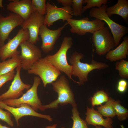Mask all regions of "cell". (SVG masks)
I'll use <instances>...</instances> for the list:
<instances>
[{"instance_id": "obj_10", "label": "cell", "mask_w": 128, "mask_h": 128, "mask_svg": "<svg viewBox=\"0 0 128 128\" xmlns=\"http://www.w3.org/2000/svg\"><path fill=\"white\" fill-rule=\"evenodd\" d=\"M19 46L21 50L20 57L22 69L28 71L36 62L42 58L41 51L35 44L27 41L22 42Z\"/></svg>"}, {"instance_id": "obj_23", "label": "cell", "mask_w": 128, "mask_h": 128, "mask_svg": "<svg viewBox=\"0 0 128 128\" xmlns=\"http://www.w3.org/2000/svg\"><path fill=\"white\" fill-rule=\"evenodd\" d=\"M72 111V118L73 121L72 128H88L86 121L83 120L80 117L77 106L73 107Z\"/></svg>"}, {"instance_id": "obj_39", "label": "cell", "mask_w": 128, "mask_h": 128, "mask_svg": "<svg viewBox=\"0 0 128 128\" xmlns=\"http://www.w3.org/2000/svg\"><path fill=\"white\" fill-rule=\"evenodd\" d=\"M61 128H65V127H62Z\"/></svg>"}, {"instance_id": "obj_35", "label": "cell", "mask_w": 128, "mask_h": 128, "mask_svg": "<svg viewBox=\"0 0 128 128\" xmlns=\"http://www.w3.org/2000/svg\"><path fill=\"white\" fill-rule=\"evenodd\" d=\"M3 0H0V7L5 9L3 5Z\"/></svg>"}, {"instance_id": "obj_29", "label": "cell", "mask_w": 128, "mask_h": 128, "mask_svg": "<svg viewBox=\"0 0 128 128\" xmlns=\"http://www.w3.org/2000/svg\"><path fill=\"white\" fill-rule=\"evenodd\" d=\"M83 0H72V10L73 15L81 16L82 13Z\"/></svg>"}, {"instance_id": "obj_30", "label": "cell", "mask_w": 128, "mask_h": 128, "mask_svg": "<svg viewBox=\"0 0 128 128\" xmlns=\"http://www.w3.org/2000/svg\"><path fill=\"white\" fill-rule=\"evenodd\" d=\"M0 107V119L5 122L9 126L13 127L14 124L12 120L11 114L8 111H5Z\"/></svg>"}, {"instance_id": "obj_7", "label": "cell", "mask_w": 128, "mask_h": 128, "mask_svg": "<svg viewBox=\"0 0 128 128\" xmlns=\"http://www.w3.org/2000/svg\"><path fill=\"white\" fill-rule=\"evenodd\" d=\"M92 39L96 53L99 55H105L115 46L113 36L106 27L104 26L94 32Z\"/></svg>"}, {"instance_id": "obj_2", "label": "cell", "mask_w": 128, "mask_h": 128, "mask_svg": "<svg viewBox=\"0 0 128 128\" xmlns=\"http://www.w3.org/2000/svg\"><path fill=\"white\" fill-rule=\"evenodd\" d=\"M84 56L82 53L75 51L69 59V62L72 66V75L78 77L79 85H84L88 81V74L92 71L105 69L109 67L105 63L98 62L93 59L90 64L82 63L80 60Z\"/></svg>"}, {"instance_id": "obj_28", "label": "cell", "mask_w": 128, "mask_h": 128, "mask_svg": "<svg viewBox=\"0 0 128 128\" xmlns=\"http://www.w3.org/2000/svg\"><path fill=\"white\" fill-rule=\"evenodd\" d=\"M32 4L35 11L44 15L46 13V0H32Z\"/></svg>"}, {"instance_id": "obj_32", "label": "cell", "mask_w": 128, "mask_h": 128, "mask_svg": "<svg viewBox=\"0 0 128 128\" xmlns=\"http://www.w3.org/2000/svg\"><path fill=\"white\" fill-rule=\"evenodd\" d=\"M57 1L61 3L63 7H71L72 3V0H58Z\"/></svg>"}, {"instance_id": "obj_8", "label": "cell", "mask_w": 128, "mask_h": 128, "mask_svg": "<svg viewBox=\"0 0 128 128\" xmlns=\"http://www.w3.org/2000/svg\"><path fill=\"white\" fill-rule=\"evenodd\" d=\"M67 21L71 27L70 32L80 36L84 35L87 33L93 34L105 24L104 22L97 18L90 21L87 17L79 19L70 18Z\"/></svg>"}, {"instance_id": "obj_33", "label": "cell", "mask_w": 128, "mask_h": 128, "mask_svg": "<svg viewBox=\"0 0 128 128\" xmlns=\"http://www.w3.org/2000/svg\"><path fill=\"white\" fill-rule=\"evenodd\" d=\"M127 85V81L124 79H122L119 82L118 86L126 89Z\"/></svg>"}, {"instance_id": "obj_13", "label": "cell", "mask_w": 128, "mask_h": 128, "mask_svg": "<svg viewBox=\"0 0 128 128\" xmlns=\"http://www.w3.org/2000/svg\"><path fill=\"white\" fill-rule=\"evenodd\" d=\"M24 20L18 15L13 13L4 17L0 14V47L9 39V34L16 27L21 25Z\"/></svg>"}, {"instance_id": "obj_26", "label": "cell", "mask_w": 128, "mask_h": 128, "mask_svg": "<svg viewBox=\"0 0 128 128\" xmlns=\"http://www.w3.org/2000/svg\"><path fill=\"white\" fill-rule=\"evenodd\" d=\"M115 69L119 71V76L124 78H128V61L122 59L117 62L115 64Z\"/></svg>"}, {"instance_id": "obj_38", "label": "cell", "mask_w": 128, "mask_h": 128, "mask_svg": "<svg viewBox=\"0 0 128 128\" xmlns=\"http://www.w3.org/2000/svg\"><path fill=\"white\" fill-rule=\"evenodd\" d=\"M120 126L121 128H124V126L122 124L120 125Z\"/></svg>"}, {"instance_id": "obj_20", "label": "cell", "mask_w": 128, "mask_h": 128, "mask_svg": "<svg viewBox=\"0 0 128 128\" xmlns=\"http://www.w3.org/2000/svg\"><path fill=\"white\" fill-rule=\"evenodd\" d=\"M106 14L109 17L113 14L118 15L122 17L127 23L128 19V1L127 0H118L113 6L108 7Z\"/></svg>"}, {"instance_id": "obj_15", "label": "cell", "mask_w": 128, "mask_h": 128, "mask_svg": "<svg viewBox=\"0 0 128 128\" xmlns=\"http://www.w3.org/2000/svg\"><path fill=\"white\" fill-rule=\"evenodd\" d=\"M0 107L6 110L13 115L18 126L19 125V119L25 116L37 117L46 119L50 122L52 120V118L50 115L38 113L29 105L26 104H22L19 107H14L8 105L3 101L0 100Z\"/></svg>"}, {"instance_id": "obj_5", "label": "cell", "mask_w": 128, "mask_h": 128, "mask_svg": "<svg viewBox=\"0 0 128 128\" xmlns=\"http://www.w3.org/2000/svg\"><path fill=\"white\" fill-rule=\"evenodd\" d=\"M27 72L38 75L45 87L47 84L55 81L61 74V72L45 57L41 58L36 62Z\"/></svg>"}, {"instance_id": "obj_37", "label": "cell", "mask_w": 128, "mask_h": 128, "mask_svg": "<svg viewBox=\"0 0 128 128\" xmlns=\"http://www.w3.org/2000/svg\"><path fill=\"white\" fill-rule=\"evenodd\" d=\"M95 128H102L100 126H95ZM112 128H113L112 127Z\"/></svg>"}, {"instance_id": "obj_36", "label": "cell", "mask_w": 128, "mask_h": 128, "mask_svg": "<svg viewBox=\"0 0 128 128\" xmlns=\"http://www.w3.org/2000/svg\"><path fill=\"white\" fill-rule=\"evenodd\" d=\"M0 128H9L5 126H3L0 123Z\"/></svg>"}, {"instance_id": "obj_22", "label": "cell", "mask_w": 128, "mask_h": 128, "mask_svg": "<svg viewBox=\"0 0 128 128\" xmlns=\"http://www.w3.org/2000/svg\"><path fill=\"white\" fill-rule=\"evenodd\" d=\"M115 100L109 97L108 101L103 105L97 108L98 111L102 115L106 117L113 118L116 115L114 110Z\"/></svg>"}, {"instance_id": "obj_16", "label": "cell", "mask_w": 128, "mask_h": 128, "mask_svg": "<svg viewBox=\"0 0 128 128\" xmlns=\"http://www.w3.org/2000/svg\"><path fill=\"white\" fill-rule=\"evenodd\" d=\"M21 64L16 68V73L11 84L6 91L0 95V100L17 99L23 94L25 89L27 90L31 88L30 85L24 83L21 79Z\"/></svg>"}, {"instance_id": "obj_24", "label": "cell", "mask_w": 128, "mask_h": 128, "mask_svg": "<svg viewBox=\"0 0 128 128\" xmlns=\"http://www.w3.org/2000/svg\"><path fill=\"white\" fill-rule=\"evenodd\" d=\"M114 110L118 119L122 121L126 119L128 117V110L120 104L119 100L115 101L114 105Z\"/></svg>"}, {"instance_id": "obj_9", "label": "cell", "mask_w": 128, "mask_h": 128, "mask_svg": "<svg viewBox=\"0 0 128 128\" xmlns=\"http://www.w3.org/2000/svg\"><path fill=\"white\" fill-rule=\"evenodd\" d=\"M29 37L28 30L20 29L16 35L12 38L9 39L7 42L0 48V59L4 61L19 55L20 52L17 49L23 42L27 41Z\"/></svg>"}, {"instance_id": "obj_6", "label": "cell", "mask_w": 128, "mask_h": 128, "mask_svg": "<svg viewBox=\"0 0 128 128\" xmlns=\"http://www.w3.org/2000/svg\"><path fill=\"white\" fill-rule=\"evenodd\" d=\"M41 81L40 77L34 76L32 86L20 98L3 101L8 105L14 107H19L23 104H27L37 112L38 109L40 110L42 105L37 93L38 88L41 83Z\"/></svg>"}, {"instance_id": "obj_21", "label": "cell", "mask_w": 128, "mask_h": 128, "mask_svg": "<svg viewBox=\"0 0 128 128\" xmlns=\"http://www.w3.org/2000/svg\"><path fill=\"white\" fill-rule=\"evenodd\" d=\"M20 64L19 55L0 62V75L7 73L14 70Z\"/></svg>"}, {"instance_id": "obj_31", "label": "cell", "mask_w": 128, "mask_h": 128, "mask_svg": "<svg viewBox=\"0 0 128 128\" xmlns=\"http://www.w3.org/2000/svg\"><path fill=\"white\" fill-rule=\"evenodd\" d=\"M15 75L14 70L7 73L0 75V89L6 82L13 79Z\"/></svg>"}, {"instance_id": "obj_12", "label": "cell", "mask_w": 128, "mask_h": 128, "mask_svg": "<svg viewBox=\"0 0 128 128\" xmlns=\"http://www.w3.org/2000/svg\"><path fill=\"white\" fill-rule=\"evenodd\" d=\"M46 6L44 24L48 27L53 25L58 20H61L64 22L72 17L73 15L70 6L59 8L49 2L47 3Z\"/></svg>"}, {"instance_id": "obj_11", "label": "cell", "mask_w": 128, "mask_h": 128, "mask_svg": "<svg viewBox=\"0 0 128 128\" xmlns=\"http://www.w3.org/2000/svg\"><path fill=\"white\" fill-rule=\"evenodd\" d=\"M68 24L66 22L63 26L55 30L48 28L44 24L41 26L39 31V35L42 40L41 49L44 53H48L53 50L55 44L60 36L62 31Z\"/></svg>"}, {"instance_id": "obj_14", "label": "cell", "mask_w": 128, "mask_h": 128, "mask_svg": "<svg viewBox=\"0 0 128 128\" xmlns=\"http://www.w3.org/2000/svg\"><path fill=\"white\" fill-rule=\"evenodd\" d=\"M44 15L35 11L24 21L21 26V28L28 31L29 37L28 41L35 44L39 41V31L41 26L44 24Z\"/></svg>"}, {"instance_id": "obj_4", "label": "cell", "mask_w": 128, "mask_h": 128, "mask_svg": "<svg viewBox=\"0 0 128 128\" xmlns=\"http://www.w3.org/2000/svg\"><path fill=\"white\" fill-rule=\"evenodd\" d=\"M108 7L107 5L104 4L100 8H93L89 12V16L104 21L107 24L112 34L115 46H116L122 38L128 33V28L114 21L108 16L106 12Z\"/></svg>"}, {"instance_id": "obj_18", "label": "cell", "mask_w": 128, "mask_h": 128, "mask_svg": "<svg viewBox=\"0 0 128 128\" xmlns=\"http://www.w3.org/2000/svg\"><path fill=\"white\" fill-rule=\"evenodd\" d=\"M85 114L86 115L85 121L88 125L101 126L105 128L113 127V121L111 118L107 117L105 119H104L102 115L93 108H90L87 107Z\"/></svg>"}, {"instance_id": "obj_25", "label": "cell", "mask_w": 128, "mask_h": 128, "mask_svg": "<svg viewBox=\"0 0 128 128\" xmlns=\"http://www.w3.org/2000/svg\"><path fill=\"white\" fill-rule=\"evenodd\" d=\"M108 96L104 91L102 90L98 91L93 95L91 99L92 106L101 105L104 102L108 101L109 99Z\"/></svg>"}, {"instance_id": "obj_1", "label": "cell", "mask_w": 128, "mask_h": 128, "mask_svg": "<svg viewBox=\"0 0 128 128\" xmlns=\"http://www.w3.org/2000/svg\"><path fill=\"white\" fill-rule=\"evenodd\" d=\"M51 84L53 90L58 94L57 99L49 104L42 105L40 110L56 109L59 105L64 106L69 104L72 107L77 106L74 94L71 89L68 80L64 75L61 76Z\"/></svg>"}, {"instance_id": "obj_3", "label": "cell", "mask_w": 128, "mask_h": 128, "mask_svg": "<svg viewBox=\"0 0 128 128\" xmlns=\"http://www.w3.org/2000/svg\"><path fill=\"white\" fill-rule=\"evenodd\" d=\"M73 44V39L71 37H65L58 51L53 55H48L45 57L57 69L64 73L70 79L78 84L79 82L72 78V66L69 64L67 60V52Z\"/></svg>"}, {"instance_id": "obj_19", "label": "cell", "mask_w": 128, "mask_h": 128, "mask_svg": "<svg viewBox=\"0 0 128 128\" xmlns=\"http://www.w3.org/2000/svg\"><path fill=\"white\" fill-rule=\"evenodd\" d=\"M128 52V37H125L121 43L115 49L112 50L106 54V59L113 62L126 59Z\"/></svg>"}, {"instance_id": "obj_27", "label": "cell", "mask_w": 128, "mask_h": 128, "mask_svg": "<svg viewBox=\"0 0 128 128\" xmlns=\"http://www.w3.org/2000/svg\"><path fill=\"white\" fill-rule=\"evenodd\" d=\"M108 0H83V3H87L82 8V13L87 9L91 8L97 7L98 8L101 7L104 4H106Z\"/></svg>"}, {"instance_id": "obj_34", "label": "cell", "mask_w": 128, "mask_h": 128, "mask_svg": "<svg viewBox=\"0 0 128 128\" xmlns=\"http://www.w3.org/2000/svg\"><path fill=\"white\" fill-rule=\"evenodd\" d=\"M57 126V124H55L52 125L48 126L45 128H56Z\"/></svg>"}, {"instance_id": "obj_40", "label": "cell", "mask_w": 128, "mask_h": 128, "mask_svg": "<svg viewBox=\"0 0 128 128\" xmlns=\"http://www.w3.org/2000/svg\"></svg>"}, {"instance_id": "obj_17", "label": "cell", "mask_w": 128, "mask_h": 128, "mask_svg": "<svg viewBox=\"0 0 128 128\" xmlns=\"http://www.w3.org/2000/svg\"><path fill=\"white\" fill-rule=\"evenodd\" d=\"M7 9L20 16L24 20L35 11L31 0H12L7 5Z\"/></svg>"}]
</instances>
